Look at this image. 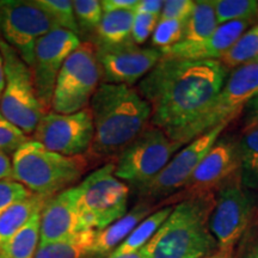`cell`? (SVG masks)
<instances>
[{"instance_id":"6da1fadb","label":"cell","mask_w":258,"mask_h":258,"mask_svg":"<svg viewBox=\"0 0 258 258\" xmlns=\"http://www.w3.org/2000/svg\"><path fill=\"white\" fill-rule=\"evenodd\" d=\"M227 76L228 70L218 60L163 56L137 90L152 109L151 125L175 141L206 111Z\"/></svg>"},{"instance_id":"7a4b0ae2","label":"cell","mask_w":258,"mask_h":258,"mask_svg":"<svg viewBox=\"0 0 258 258\" xmlns=\"http://www.w3.org/2000/svg\"><path fill=\"white\" fill-rule=\"evenodd\" d=\"M95 135L89 154L117 156L151 125L152 109L133 86L101 83L89 105Z\"/></svg>"},{"instance_id":"3957f363","label":"cell","mask_w":258,"mask_h":258,"mask_svg":"<svg viewBox=\"0 0 258 258\" xmlns=\"http://www.w3.org/2000/svg\"><path fill=\"white\" fill-rule=\"evenodd\" d=\"M214 205L215 194L180 201L141 253L145 258H206L217 252V240L209 228Z\"/></svg>"},{"instance_id":"277c9868","label":"cell","mask_w":258,"mask_h":258,"mask_svg":"<svg viewBox=\"0 0 258 258\" xmlns=\"http://www.w3.org/2000/svg\"><path fill=\"white\" fill-rule=\"evenodd\" d=\"M10 178L17 180L35 195L50 199L73 188L88 167L85 156L67 157L51 152L41 144L29 140L11 157Z\"/></svg>"},{"instance_id":"5b68a950","label":"cell","mask_w":258,"mask_h":258,"mask_svg":"<svg viewBox=\"0 0 258 258\" xmlns=\"http://www.w3.org/2000/svg\"><path fill=\"white\" fill-rule=\"evenodd\" d=\"M0 51L6 79L0 96V112L25 134H32L47 111L37 97L31 70L4 40H0Z\"/></svg>"},{"instance_id":"8992f818","label":"cell","mask_w":258,"mask_h":258,"mask_svg":"<svg viewBox=\"0 0 258 258\" xmlns=\"http://www.w3.org/2000/svg\"><path fill=\"white\" fill-rule=\"evenodd\" d=\"M78 188L83 231L104 230L127 214L131 188L115 176L114 163L93 171Z\"/></svg>"},{"instance_id":"52a82bcc","label":"cell","mask_w":258,"mask_h":258,"mask_svg":"<svg viewBox=\"0 0 258 258\" xmlns=\"http://www.w3.org/2000/svg\"><path fill=\"white\" fill-rule=\"evenodd\" d=\"M258 93V63L241 66L228 73L224 85L206 111L175 139L182 146L188 145L221 124H230Z\"/></svg>"},{"instance_id":"ba28073f","label":"cell","mask_w":258,"mask_h":258,"mask_svg":"<svg viewBox=\"0 0 258 258\" xmlns=\"http://www.w3.org/2000/svg\"><path fill=\"white\" fill-rule=\"evenodd\" d=\"M180 147L161 129L150 125L116 156L115 176L139 191L156 178Z\"/></svg>"},{"instance_id":"9c48e42d","label":"cell","mask_w":258,"mask_h":258,"mask_svg":"<svg viewBox=\"0 0 258 258\" xmlns=\"http://www.w3.org/2000/svg\"><path fill=\"white\" fill-rule=\"evenodd\" d=\"M101 79L95 43L82 42L57 76L50 110L70 115L89 108Z\"/></svg>"},{"instance_id":"30bf717a","label":"cell","mask_w":258,"mask_h":258,"mask_svg":"<svg viewBox=\"0 0 258 258\" xmlns=\"http://www.w3.org/2000/svg\"><path fill=\"white\" fill-rule=\"evenodd\" d=\"M54 29L55 24L35 0H0V35L29 67L36 43Z\"/></svg>"},{"instance_id":"8fae6325","label":"cell","mask_w":258,"mask_h":258,"mask_svg":"<svg viewBox=\"0 0 258 258\" xmlns=\"http://www.w3.org/2000/svg\"><path fill=\"white\" fill-rule=\"evenodd\" d=\"M254 209V199L244 188L239 176L215 192V205L209 218V228L220 251L233 252L243 237Z\"/></svg>"},{"instance_id":"7c38bea8","label":"cell","mask_w":258,"mask_h":258,"mask_svg":"<svg viewBox=\"0 0 258 258\" xmlns=\"http://www.w3.org/2000/svg\"><path fill=\"white\" fill-rule=\"evenodd\" d=\"M95 128L89 108L76 114L47 112L32 133V140L67 157L85 156L91 148Z\"/></svg>"},{"instance_id":"4fadbf2b","label":"cell","mask_w":258,"mask_h":258,"mask_svg":"<svg viewBox=\"0 0 258 258\" xmlns=\"http://www.w3.org/2000/svg\"><path fill=\"white\" fill-rule=\"evenodd\" d=\"M103 83L133 86L152 71L163 54L157 48H143L133 41L120 44L95 43Z\"/></svg>"},{"instance_id":"5bb4252c","label":"cell","mask_w":258,"mask_h":258,"mask_svg":"<svg viewBox=\"0 0 258 258\" xmlns=\"http://www.w3.org/2000/svg\"><path fill=\"white\" fill-rule=\"evenodd\" d=\"M227 125L221 124L213 128L179 150L156 178L139 190V195L146 200H157L179 192Z\"/></svg>"},{"instance_id":"9a60e30c","label":"cell","mask_w":258,"mask_h":258,"mask_svg":"<svg viewBox=\"0 0 258 258\" xmlns=\"http://www.w3.org/2000/svg\"><path fill=\"white\" fill-rule=\"evenodd\" d=\"M239 169L238 140L219 138L173 200L184 201L195 196L215 194L226 183L239 176Z\"/></svg>"},{"instance_id":"2e32d148","label":"cell","mask_w":258,"mask_h":258,"mask_svg":"<svg viewBox=\"0 0 258 258\" xmlns=\"http://www.w3.org/2000/svg\"><path fill=\"white\" fill-rule=\"evenodd\" d=\"M80 43L78 35L60 28L48 32L36 43L30 70L37 97L46 111L50 110L56 79L64 61Z\"/></svg>"},{"instance_id":"e0dca14e","label":"cell","mask_w":258,"mask_h":258,"mask_svg":"<svg viewBox=\"0 0 258 258\" xmlns=\"http://www.w3.org/2000/svg\"><path fill=\"white\" fill-rule=\"evenodd\" d=\"M78 185L48 199L41 212L40 245L73 237L82 230Z\"/></svg>"},{"instance_id":"ac0fdd59","label":"cell","mask_w":258,"mask_h":258,"mask_svg":"<svg viewBox=\"0 0 258 258\" xmlns=\"http://www.w3.org/2000/svg\"><path fill=\"white\" fill-rule=\"evenodd\" d=\"M256 21H237L219 25L211 36L196 43L179 42L176 46L161 49L163 56L186 60H220L233 47L251 24Z\"/></svg>"},{"instance_id":"d6986e66","label":"cell","mask_w":258,"mask_h":258,"mask_svg":"<svg viewBox=\"0 0 258 258\" xmlns=\"http://www.w3.org/2000/svg\"><path fill=\"white\" fill-rule=\"evenodd\" d=\"M152 213L153 206L150 202H140L114 224L105 227L104 230L97 231L92 246V258L108 257L116 247L120 246L134 228Z\"/></svg>"},{"instance_id":"ffe728a7","label":"cell","mask_w":258,"mask_h":258,"mask_svg":"<svg viewBox=\"0 0 258 258\" xmlns=\"http://www.w3.org/2000/svg\"><path fill=\"white\" fill-rule=\"evenodd\" d=\"M96 230H84L73 237L55 243L38 245L35 258H89L92 257Z\"/></svg>"},{"instance_id":"44dd1931","label":"cell","mask_w":258,"mask_h":258,"mask_svg":"<svg viewBox=\"0 0 258 258\" xmlns=\"http://www.w3.org/2000/svg\"><path fill=\"white\" fill-rule=\"evenodd\" d=\"M41 212L35 213L21 231L0 246V258H35L40 245Z\"/></svg>"},{"instance_id":"7402d4cb","label":"cell","mask_w":258,"mask_h":258,"mask_svg":"<svg viewBox=\"0 0 258 258\" xmlns=\"http://www.w3.org/2000/svg\"><path fill=\"white\" fill-rule=\"evenodd\" d=\"M47 200L32 194L30 198L16 203L3 213L0 215V246L21 231L35 213L42 211Z\"/></svg>"},{"instance_id":"603a6c76","label":"cell","mask_w":258,"mask_h":258,"mask_svg":"<svg viewBox=\"0 0 258 258\" xmlns=\"http://www.w3.org/2000/svg\"><path fill=\"white\" fill-rule=\"evenodd\" d=\"M239 151V178L244 188L258 190V124L244 128L238 139Z\"/></svg>"},{"instance_id":"cb8c5ba5","label":"cell","mask_w":258,"mask_h":258,"mask_svg":"<svg viewBox=\"0 0 258 258\" xmlns=\"http://www.w3.org/2000/svg\"><path fill=\"white\" fill-rule=\"evenodd\" d=\"M135 11L104 12L96 30L97 43L120 44L132 41Z\"/></svg>"},{"instance_id":"d4e9b609","label":"cell","mask_w":258,"mask_h":258,"mask_svg":"<svg viewBox=\"0 0 258 258\" xmlns=\"http://www.w3.org/2000/svg\"><path fill=\"white\" fill-rule=\"evenodd\" d=\"M173 207L167 206L165 208H161L159 211L152 213L148 215L146 219L139 224L134 228L133 232L128 235L125 239L122 241V244L118 247L112 251L110 254L112 256H120L124 253L138 252L150 241L154 233L158 231V228L163 225V222L166 220L167 217L171 214Z\"/></svg>"},{"instance_id":"484cf974","label":"cell","mask_w":258,"mask_h":258,"mask_svg":"<svg viewBox=\"0 0 258 258\" xmlns=\"http://www.w3.org/2000/svg\"><path fill=\"white\" fill-rule=\"evenodd\" d=\"M218 27L219 24L212 0H198L195 2L192 14L186 21L185 34L182 42H201L211 36Z\"/></svg>"},{"instance_id":"4316f807","label":"cell","mask_w":258,"mask_h":258,"mask_svg":"<svg viewBox=\"0 0 258 258\" xmlns=\"http://www.w3.org/2000/svg\"><path fill=\"white\" fill-rule=\"evenodd\" d=\"M219 61L228 71L258 63V24L245 31Z\"/></svg>"},{"instance_id":"83f0119b","label":"cell","mask_w":258,"mask_h":258,"mask_svg":"<svg viewBox=\"0 0 258 258\" xmlns=\"http://www.w3.org/2000/svg\"><path fill=\"white\" fill-rule=\"evenodd\" d=\"M218 24L237 21H256L257 0H212Z\"/></svg>"},{"instance_id":"f1b7e54d","label":"cell","mask_w":258,"mask_h":258,"mask_svg":"<svg viewBox=\"0 0 258 258\" xmlns=\"http://www.w3.org/2000/svg\"><path fill=\"white\" fill-rule=\"evenodd\" d=\"M36 4L49 16L56 28L72 31L73 34L80 35L78 23L72 2L70 0H35Z\"/></svg>"},{"instance_id":"f546056e","label":"cell","mask_w":258,"mask_h":258,"mask_svg":"<svg viewBox=\"0 0 258 258\" xmlns=\"http://www.w3.org/2000/svg\"><path fill=\"white\" fill-rule=\"evenodd\" d=\"M188 19H159L152 35V46L157 49H166L183 41Z\"/></svg>"},{"instance_id":"4dcf8cb0","label":"cell","mask_w":258,"mask_h":258,"mask_svg":"<svg viewBox=\"0 0 258 258\" xmlns=\"http://www.w3.org/2000/svg\"><path fill=\"white\" fill-rule=\"evenodd\" d=\"M74 15L80 32L96 31L101 23L103 12L101 2L97 0H74L72 2Z\"/></svg>"},{"instance_id":"1f68e13d","label":"cell","mask_w":258,"mask_h":258,"mask_svg":"<svg viewBox=\"0 0 258 258\" xmlns=\"http://www.w3.org/2000/svg\"><path fill=\"white\" fill-rule=\"evenodd\" d=\"M28 141V135L23 131L4 117H0V153L6 156L14 154Z\"/></svg>"},{"instance_id":"d6a6232c","label":"cell","mask_w":258,"mask_h":258,"mask_svg":"<svg viewBox=\"0 0 258 258\" xmlns=\"http://www.w3.org/2000/svg\"><path fill=\"white\" fill-rule=\"evenodd\" d=\"M32 192L12 178L0 180V215L16 203L30 198Z\"/></svg>"},{"instance_id":"836d02e7","label":"cell","mask_w":258,"mask_h":258,"mask_svg":"<svg viewBox=\"0 0 258 258\" xmlns=\"http://www.w3.org/2000/svg\"><path fill=\"white\" fill-rule=\"evenodd\" d=\"M159 22V16L135 14L133 28H132V41L140 46L153 35L156 27Z\"/></svg>"},{"instance_id":"e575fe53","label":"cell","mask_w":258,"mask_h":258,"mask_svg":"<svg viewBox=\"0 0 258 258\" xmlns=\"http://www.w3.org/2000/svg\"><path fill=\"white\" fill-rule=\"evenodd\" d=\"M195 8L194 0H166L159 19H188Z\"/></svg>"},{"instance_id":"d590c367","label":"cell","mask_w":258,"mask_h":258,"mask_svg":"<svg viewBox=\"0 0 258 258\" xmlns=\"http://www.w3.org/2000/svg\"><path fill=\"white\" fill-rule=\"evenodd\" d=\"M139 0H103V12L110 11H135Z\"/></svg>"},{"instance_id":"8d00e7d4","label":"cell","mask_w":258,"mask_h":258,"mask_svg":"<svg viewBox=\"0 0 258 258\" xmlns=\"http://www.w3.org/2000/svg\"><path fill=\"white\" fill-rule=\"evenodd\" d=\"M163 5L164 2H161V0H139V4L135 9V14L160 16Z\"/></svg>"},{"instance_id":"74e56055","label":"cell","mask_w":258,"mask_h":258,"mask_svg":"<svg viewBox=\"0 0 258 258\" xmlns=\"http://www.w3.org/2000/svg\"><path fill=\"white\" fill-rule=\"evenodd\" d=\"M243 112L245 128L258 124V93L247 103Z\"/></svg>"},{"instance_id":"f35d334b","label":"cell","mask_w":258,"mask_h":258,"mask_svg":"<svg viewBox=\"0 0 258 258\" xmlns=\"http://www.w3.org/2000/svg\"><path fill=\"white\" fill-rule=\"evenodd\" d=\"M11 158L4 153H0V180L11 177Z\"/></svg>"},{"instance_id":"ab89813d","label":"cell","mask_w":258,"mask_h":258,"mask_svg":"<svg viewBox=\"0 0 258 258\" xmlns=\"http://www.w3.org/2000/svg\"><path fill=\"white\" fill-rule=\"evenodd\" d=\"M5 67H4V59H3L2 51H0V96H2V92L4 91L5 88Z\"/></svg>"},{"instance_id":"60d3db41","label":"cell","mask_w":258,"mask_h":258,"mask_svg":"<svg viewBox=\"0 0 258 258\" xmlns=\"http://www.w3.org/2000/svg\"><path fill=\"white\" fill-rule=\"evenodd\" d=\"M244 258H258V240L254 241L247 249L246 253L244 254Z\"/></svg>"},{"instance_id":"b9f144b4","label":"cell","mask_w":258,"mask_h":258,"mask_svg":"<svg viewBox=\"0 0 258 258\" xmlns=\"http://www.w3.org/2000/svg\"><path fill=\"white\" fill-rule=\"evenodd\" d=\"M106 258H145V257L144 254L141 253V251H138V252L124 253V254H120V256H112V254H109Z\"/></svg>"},{"instance_id":"7bdbcfd3","label":"cell","mask_w":258,"mask_h":258,"mask_svg":"<svg viewBox=\"0 0 258 258\" xmlns=\"http://www.w3.org/2000/svg\"><path fill=\"white\" fill-rule=\"evenodd\" d=\"M232 252L231 251H220L218 250L217 252L211 254V256L206 257V258H231Z\"/></svg>"},{"instance_id":"ee69618b","label":"cell","mask_w":258,"mask_h":258,"mask_svg":"<svg viewBox=\"0 0 258 258\" xmlns=\"http://www.w3.org/2000/svg\"><path fill=\"white\" fill-rule=\"evenodd\" d=\"M0 117H3V116H2V112H0Z\"/></svg>"}]
</instances>
